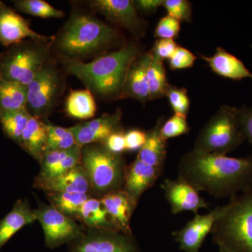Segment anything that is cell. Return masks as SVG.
Instances as JSON below:
<instances>
[{
	"instance_id": "cell-1",
	"label": "cell",
	"mask_w": 252,
	"mask_h": 252,
	"mask_svg": "<svg viewBox=\"0 0 252 252\" xmlns=\"http://www.w3.org/2000/svg\"><path fill=\"white\" fill-rule=\"evenodd\" d=\"M179 178L215 198L233 197L252 189V158L192 149L181 158Z\"/></svg>"
},
{
	"instance_id": "cell-2",
	"label": "cell",
	"mask_w": 252,
	"mask_h": 252,
	"mask_svg": "<svg viewBox=\"0 0 252 252\" xmlns=\"http://www.w3.org/2000/svg\"><path fill=\"white\" fill-rule=\"evenodd\" d=\"M140 54L139 46L135 42H128L90 62L59 60L67 74L82 81L94 95L104 99H119L127 71Z\"/></svg>"
},
{
	"instance_id": "cell-3",
	"label": "cell",
	"mask_w": 252,
	"mask_h": 252,
	"mask_svg": "<svg viewBox=\"0 0 252 252\" xmlns=\"http://www.w3.org/2000/svg\"><path fill=\"white\" fill-rule=\"evenodd\" d=\"M120 39L114 28L94 15L74 10L53 41L52 53L59 60L98 57Z\"/></svg>"
},
{
	"instance_id": "cell-4",
	"label": "cell",
	"mask_w": 252,
	"mask_h": 252,
	"mask_svg": "<svg viewBox=\"0 0 252 252\" xmlns=\"http://www.w3.org/2000/svg\"><path fill=\"white\" fill-rule=\"evenodd\" d=\"M214 242L236 252H252V189L232 197L211 232Z\"/></svg>"
},
{
	"instance_id": "cell-5",
	"label": "cell",
	"mask_w": 252,
	"mask_h": 252,
	"mask_svg": "<svg viewBox=\"0 0 252 252\" xmlns=\"http://www.w3.org/2000/svg\"><path fill=\"white\" fill-rule=\"evenodd\" d=\"M54 36L46 39H26L0 54V75L28 86L52 57Z\"/></svg>"
},
{
	"instance_id": "cell-6",
	"label": "cell",
	"mask_w": 252,
	"mask_h": 252,
	"mask_svg": "<svg viewBox=\"0 0 252 252\" xmlns=\"http://www.w3.org/2000/svg\"><path fill=\"white\" fill-rule=\"evenodd\" d=\"M81 164L87 174L91 190L99 198L124 188L127 166L125 160L121 154L109 152L103 144L83 147Z\"/></svg>"
},
{
	"instance_id": "cell-7",
	"label": "cell",
	"mask_w": 252,
	"mask_h": 252,
	"mask_svg": "<svg viewBox=\"0 0 252 252\" xmlns=\"http://www.w3.org/2000/svg\"><path fill=\"white\" fill-rule=\"evenodd\" d=\"M245 140L239 122V108L223 105L203 126L193 149L205 153L227 155Z\"/></svg>"
},
{
	"instance_id": "cell-8",
	"label": "cell",
	"mask_w": 252,
	"mask_h": 252,
	"mask_svg": "<svg viewBox=\"0 0 252 252\" xmlns=\"http://www.w3.org/2000/svg\"><path fill=\"white\" fill-rule=\"evenodd\" d=\"M52 56L28 85L26 108L32 117L46 119L54 112L66 89L67 72Z\"/></svg>"
},
{
	"instance_id": "cell-9",
	"label": "cell",
	"mask_w": 252,
	"mask_h": 252,
	"mask_svg": "<svg viewBox=\"0 0 252 252\" xmlns=\"http://www.w3.org/2000/svg\"><path fill=\"white\" fill-rule=\"evenodd\" d=\"M69 252H142L132 233L90 228L69 243Z\"/></svg>"
},
{
	"instance_id": "cell-10",
	"label": "cell",
	"mask_w": 252,
	"mask_h": 252,
	"mask_svg": "<svg viewBox=\"0 0 252 252\" xmlns=\"http://www.w3.org/2000/svg\"><path fill=\"white\" fill-rule=\"evenodd\" d=\"M34 211L36 220L40 222L44 230L46 246L50 249L72 243L84 232L82 227L75 220L52 205L40 203Z\"/></svg>"
},
{
	"instance_id": "cell-11",
	"label": "cell",
	"mask_w": 252,
	"mask_h": 252,
	"mask_svg": "<svg viewBox=\"0 0 252 252\" xmlns=\"http://www.w3.org/2000/svg\"><path fill=\"white\" fill-rule=\"evenodd\" d=\"M91 9L102 14L109 22L121 26L137 36L143 34L146 23L137 14L131 0H91Z\"/></svg>"
},
{
	"instance_id": "cell-12",
	"label": "cell",
	"mask_w": 252,
	"mask_h": 252,
	"mask_svg": "<svg viewBox=\"0 0 252 252\" xmlns=\"http://www.w3.org/2000/svg\"><path fill=\"white\" fill-rule=\"evenodd\" d=\"M122 115V111L119 109L112 114H104L94 120L79 123L69 129L81 148L89 144H102L114 132L124 130Z\"/></svg>"
},
{
	"instance_id": "cell-13",
	"label": "cell",
	"mask_w": 252,
	"mask_h": 252,
	"mask_svg": "<svg viewBox=\"0 0 252 252\" xmlns=\"http://www.w3.org/2000/svg\"><path fill=\"white\" fill-rule=\"evenodd\" d=\"M221 211L222 206L215 207L205 215L195 214V217L183 228L173 232L172 236L181 251L198 252L207 235L211 233Z\"/></svg>"
},
{
	"instance_id": "cell-14",
	"label": "cell",
	"mask_w": 252,
	"mask_h": 252,
	"mask_svg": "<svg viewBox=\"0 0 252 252\" xmlns=\"http://www.w3.org/2000/svg\"><path fill=\"white\" fill-rule=\"evenodd\" d=\"M172 214L177 215L184 212L198 214L201 209H207L209 204L200 196L193 186L182 179H165L160 185Z\"/></svg>"
},
{
	"instance_id": "cell-15",
	"label": "cell",
	"mask_w": 252,
	"mask_h": 252,
	"mask_svg": "<svg viewBox=\"0 0 252 252\" xmlns=\"http://www.w3.org/2000/svg\"><path fill=\"white\" fill-rule=\"evenodd\" d=\"M51 36L43 35L33 31L26 18L0 1V44L5 47L14 45L26 39H46Z\"/></svg>"
},
{
	"instance_id": "cell-16",
	"label": "cell",
	"mask_w": 252,
	"mask_h": 252,
	"mask_svg": "<svg viewBox=\"0 0 252 252\" xmlns=\"http://www.w3.org/2000/svg\"><path fill=\"white\" fill-rule=\"evenodd\" d=\"M152 51L141 54L131 64L120 99L132 98L144 103L149 99L147 72L152 60Z\"/></svg>"
},
{
	"instance_id": "cell-17",
	"label": "cell",
	"mask_w": 252,
	"mask_h": 252,
	"mask_svg": "<svg viewBox=\"0 0 252 252\" xmlns=\"http://www.w3.org/2000/svg\"><path fill=\"white\" fill-rule=\"evenodd\" d=\"M163 170L147 165L136 158L126 166L123 190L138 203L142 194L155 185Z\"/></svg>"
},
{
	"instance_id": "cell-18",
	"label": "cell",
	"mask_w": 252,
	"mask_h": 252,
	"mask_svg": "<svg viewBox=\"0 0 252 252\" xmlns=\"http://www.w3.org/2000/svg\"><path fill=\"white\" fill-rule=\"evenodd\" d=\"M34 187L46 192L90 194L91 190L90 182L81 164L52 178L44 180L36 178Z\"/></svg>"
},
{
	"instance_id": "cell-19",
	"label": "cell",
	"mask_w": 252,
	"mask_h": 252,
	"mask_svg": "<svg viewBox=\"0 0 252 252\" xmlns=\"http://www.w3.org/2000/svg\"><path fill=\"white\" fill-rule=\"evenodd\" d=\"M99 199L118 229L131 234V217L137 203L123 189L106 194Z\"/></svg>"
},
{
	"instance_id": "cell-20",
	"label": "cell",
	"mask_w": 252,
	"mask_h": 252,
	"mask_svg": "<svg viewBox=\"0 0 252 252\" xmlns=\"http://www.w3.org/2000/svg\"><path fill=\"white\" fill-rule=\"evenodd\" d=\"M200 58L209 64L212 71L220 77L240 81L245 79H252V73L234 55L218 47L211 57L200 54Z\"/></svg>"
},
{
	"instance_id": "cell-21",
	"label": "cell",
	"mask_w": 252,
	"mask_h": 252,
	"mask_svg": "<svg viewBox=\"0 0 252 252\" xmlns=\"http://www.w3.org/2000/svg\"><path fill=\"white\" fill-rule=\"evenodd\" d=\"M35 220V213L28 200H18L11 211L0 220V250L23 227Z\"/></svg>"
},
{
	"instance_id": "cell-22",
	"label": "cell",
	"mask_w": 252,
	"mask_h": 252,
	"mask_svg": "<svg viewBox=\"0 0 252 252\" xmlns=\"http://www.w3.org/2000/svg\"><path fill=\"white\" fill-rule=\"evenodd\" d=\"M163 122V118L159 119L157 124L147 131V140L137 156L142 162L161 170H163L167 157V141L160 133Z\"/></svg>"
},
{
	"instance_id": "cell-23",
	"label": "cell",
	"mask_w": 252,
	"mask_h": 252,
	"mask_svg": "<svg viewBox=\"0 0 252 252\" xmlns=\"http://www.w3.org/2000/svg\"><path fill=\"white\" fill-rule=\"evenodd\" d=\"M47 135V120L32 116L23 131L19 146L40 162L45 152Z\"/></svg>"
},
{
	"instance_id": "cell-24",
	"label": "cell",
	"mask_w": 252,
	"mask_h": 252,
	"mask_svg": "<svg viewBox=\"0 0 252 252\" xmlns=\"http://www.w3.org/2000/svg\"><path fill=\"white\" fill-rule=\"evenodd\" d=\"M77 218L89 228L119 230L99 198H89L81 207Z\"/></svg>"
},
{
	"instance_id": "cell-25",
	"label": "cell",
	"mask_w": 252,
	"mask_h": 252,
	"mask_svg": "<svg viewBox=\"0 0 252 252\" xmlns=\"http://www.w3.org/2000/svg\"><path fill=\"white\" fill-rule=\"evenodd\" d=\"M64 110L69 117L86 120L94 117L97 107L94 95L88 89L70 91L64 104Z\"/></svg>"
},
{
	"instance_id": "cell-26",
	"label": "cell",
	"mask_w": 252,
	"mask_h": 252,
	"mask_svg": "<svg viewBox=\"0 0 252 252\" xmlns=\"http://www.w3.org/2000/svg\"><path fill=\"white\" fill-rule=\"evenodd\" d=\"M28 86L8 80L0 75V111L26 108Z\"/></svg>"
},
{
	"instance_id": "cell-27",
	"label": "cell",
	"mask_w": 252,
	"mask_h": 252,
	"mask_svg": "<svg viewBox=\"0 0 252 252\" xmlns=\"http://www.w3.org/2000/svg\"><path fill=\"white\" fill-rule=\"evenodd\" d=\"M32 115L26 108L0 111V126L4 135L19 145Z\"/></svg>"
},
{
	"instance_id": "cell-28",
	"label": "cell",
	"mask_w": 252,
	"mask_h": 252,
	"mask_svg": "<svg viewBox=\"0 0 252 252\" xmlns=\"http://www.w3.org/2000/svg\"><path fill=\"white\" fill-rule=\"evenodd\" d=\"M51 205L66 216L77 218L82 205L91 198L89 193L46 192Z\"/></svg>"
},
{
	"instance_id": "cell-29",
	"label": "cell",
	"mask_w": 252,
	"mask_h": 252,
	"mask_svg": "<svg viewBox=\"0 0 252 252\" xmlns=\"http://www.w3.org/2000/svg\"><path fill=\"white\" fill-rule=\"evenodd\" d=\"M147 72L149 90V99H160L165 97V93L170 84L166 77V71L163 61L153 54Z\"/></svg>"
},
{
	"instance_id": "cell-30",
	"label": "cell",
	"mask_w": 252,
	"mask_h": 252,
	"mask_svg": "<svg viewBox=\"0 0 252 252\" xmlns=\"http://www.w3.org/2000/svg\"><path fill=\"white\" fill-rule=\"evenodd\" d=\"M16 9L21 12L42 18H61L65 14L51 6L44 0H15L13 1Z\"/></svg>"
},
{
	"instance_id": "cell-31",
	"label": "cell",
	"mask_w": 252,
	"mask_h": 252,
	"mask_svg": "<svg viewBox=\"0 0 252 252\" xmlns=\"http://www.w3.org/2000/svg\"><path fill=\"white\" fill-rule=\"evenodd\" d=\"M47 142L45 152L68 150L77 145L70 129L52 125L47 121Z\"/></svg>"
},
{
	"instance_id": "cell-32",
	"label": "cell",
	"mask_w": 252,
	"mask_h": 252,
	"mask_svg": "<svg viewBox=\"0 0 252 252\" xmlns=\"http://www.w3.org/2000/svg\"><path fill=\"white\" fill-rule=\"evenodd\" d=\"M165 97H167L175 114L187 117L190 105L187 89L170 84L165 93Z\"/></svg>"
},
{
	"instance_id": "cell-33",
	"label": "cell",
	"mask_w": 252,
	"mask_h": 252,
	"mask_svg": "<svg viewBox=\"0 0 252 252\" xmlns=\"http://www.w3.org/2000/svg\"><path fill=\"white\" fill-rule=\"evenodd\" d=\"M189 131L190 127L187 117L177 114H174L164 122L160 128L162 137L166 141L189 133Z\"/></svg>"
},
{
	"instance_id": "cell-34",
	"label": "cell",
	"mask_w": 252,
	"mask_h": 252,
	"mask_svg": "<svg viewBox=\"0 0 252 252\" xmlns=\"http://www.w3.org/2000/svg\"><path fill=\"white\" fill-rule=\"evenodd\" d=\"M162 6L166 9L167 15L180 22H190L191 21V4L187 0H164Z\"/></svg>"
},
{
	"instance_id": "cell-35",
	"label": "cell",
	"mask_w": 252,
	"mask_h": 252,
	"mask_svg": "<svg viewBox=\"0 0 252 252\" xmlns=\"http://www.w3.org/2000/svg\"><path fill=\"white\" fill-rule=\"evenodd\" d=\"M181 31V22L170 15L160 18L158 23L154 35L159 39H174Z\"/></svg>"
},
{
	"instance_id": "cell-36",
	"label": "cell",
	"mask_w": 252,
	"mask_h": 252,
	"mask_svg": "<svg viewBox=\"0 0 252 252\" xmlns=\"http://www.w3.org/2000/svg\"><path fill=\"white\" fill-rule=\"evenodd\" d=\"M196 60V56L191 51L178 46L169 59V65L172 70L187 69L193 67Z\"/></svg>"
},
{
	"instance_id": "cell-37",
	"label": "cell",
	"mask_w": 252,
	"mask_h": 252,
	"mask_svg": "<svg viewBox=\"0 0 252 252\" xmlns=\"http://www.w3.org/2000/svg\"><path fill=\"white\" fill-rule=\"evenodd\" d=\"M147 132L139 129H132L125 132L126 151H140L147 140Z\"/></svg>"
},
{
	"instance_id": "cell-38",
	"label": "cell",
	"mask_w": 252,
	"mask_h": 252,
	"mask_svg": "<svg viewBox=\"0 0 252 252\" xmlns=\"http://www.w3.org/2000/svg\"><path fill=\"white\" fill-rule=\"evenodd\" d=\"M177 43L174 39H159L156 41L155 45L152 49L154 55L161 59H170L177 47Z\"/></svg>"
},
{
	"instance_id": "cell-39",
	"label": "cell",
	"mask_w": 252,
	"mask_h": 252,
	"mask_svg": "<svg viewBox=\"0 0 252 252\" xmlns=\"http://www.w3.org/2000/svg\"><path fill=\"white\" fill-rule=\"evenodd\" d=\"M239 122L245 140L252 145V107L239 108Z\"/></svg>"
},
{
	"instance_id": "cell-40",
	"label": "cell",
	"mask_w": 252,
	"mask_h": 252,
	"mask_svg": "<svg viewBox=\"0 0 252 252\" xmlns=\"http://www.w3.org/2000/svg\"><path fill=\"white\" fill-rule=\"evenodd\" d=\"M102 144L109 152L122 155L123 152L126 151L125 132L121 130L114 132Z\"/></svg>"
},
{
	"instance_id": "cell-41",
	"label": "cell",
	"mask_w": 252,
	"mask_h": 252,
	"mask_svg": "<svg viewBox=\"0 0 252 252\" xmlns=\"http://www.w3.org/2000/svg\"><path fill=\"white\" fill-rule=\"evenodd\" d=\"M164 0H136L133 1L137 11L145 14H150L157 11L163 4Z\"/></svg>"
},
{
	"instance_id": "cell-42",
	"label": "cell",
	"mask_w": 252,
	"mask_h": 252,
	"mask_svg": "<svg viewBox=\"0 0 252 252\" xmlns=\"http://www.w3.org/2000/svg\"><path fill=\"white\" fill-rule=\"evenodd\" d=\"M219 251L220 252H236L233 251V250H230L229 248H225L224 246H222V245H219Z\"/></svg>"
}]
</instances>
